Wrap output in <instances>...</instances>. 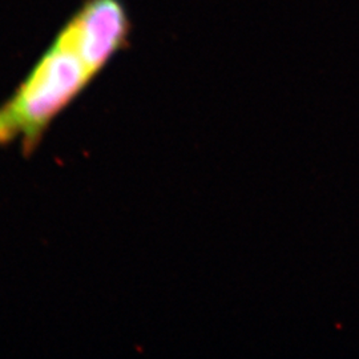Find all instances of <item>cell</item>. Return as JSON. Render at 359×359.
Instances as JSON below:
<instances>
[{"label":"cell","instance_id":"obj_1","mask_svg":"<svg viewBox=\"0 0 359 359\" xmlns=\"http://www.w3.org/2000/svg\"><path fill=\"white\" fill-rule=\"evenodd\" d=\"M93 77L76 53L53 41L0 105V147L18 144L25 156L34 154L52 121Z\"/></svg>","mask_w":359,"mask_h":359},{"label":"cell","instance_id":"obj_2","mask_svg":"<svg viewBox=\"0 0 359 359\" xmlns=\"http://www.w3.org/2000/svg\"><path fill=\"white\" fill-rule=\"evenodd\" d=\"M130 28L123 0H87L53 41L76 53L96 76L123 50Z\"/></svg>","mask_w":359,"mask_h":359}]
</instances>
